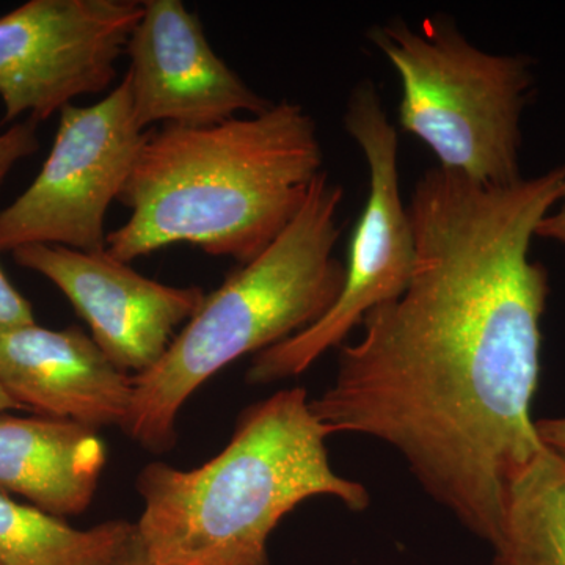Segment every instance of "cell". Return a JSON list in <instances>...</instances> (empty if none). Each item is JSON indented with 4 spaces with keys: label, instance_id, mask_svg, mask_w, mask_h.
<instances>
[{
    "label": "cell",
    "instance_id": "cell-9",
    "mask_svg": "<svg viewBox=\"0 0 565 565\" xmlns=\"http://www.w3.org/2000/svg\"><path fill=\"white\" fill-rule=\"evenodd\" d=\"M11 253L18 266L43 275L65 294L96 345L126 374L151 370L206 297L199 286L178 288L143 277L107 248L31 244Z\"/></svg>",
    "mask_w": 565,
    "mask_h": 565
},
{
    "label": "cell",
    "instance_id": "cell-8",
    "mask_svg": "<svg viewBox=\"0 0 565 565\" xmlns=\"http://www.w3.org/2000/svg\"><path fill=\"white\" fill-rule=\"evenodd\" d=\"M141 14L136 0H31L0 17L3 122L109 90Z\"/></svg>",
    "mask_w": 565,
    "mask_h": 565
},
{
    "label": "cell",
    "instance_id": "cell-15",
    "mask_svg": "<svg viewBox=\"0 0 565 565\" xmlns=\"http://www.w3.org/2000/svg\"><path fill=\"white\" fill-rule=\"evenodd\" d=\"M40 148L39 122L18 121L9 131L0 132V184L22 159L31 158Z\"/></svg>",
    "mask_w": 565,
    "mask_h": 565
},
{
    "label": "cell",
    "instance_id": "cell-13",
    "mask_svg": "<svg viewBox=\"0 0 565 565\" xmlns=\"http://www.w3.org/2000/svg\"><path fill=\"white\" fill-rule=\"evenodd\" d=\"M492 565H565V455L546 448L511 487Z\"/></svg>",
    "mask_w": 565,
    "mask_h": 565
},
{
    "label": "cell",
    "instance_id": "cell-10",
    "mask_svg": "<svg viewBox=\"0 0 565 565\" xmlns=\"http://www.w3.org/2000/svg\"><path fill=\"white\" fill-rule=\"evenodd\" d=\"M141 3L143 14L125 52V79L140 129L147 131L156 122L217 125L273 106L215 54L202 21L181 0Z\"/></svg>",
    "mask_w": 565,
    "mask_h": 565
},
{
    "label": "cell",
    "instance_id": "cell-11",
    "mask_svg": "<svg viewBox=\"0 0 565 565\" xmlns=\"http://www.w3.org/2000/svg\"><path fill=\"white\" fill-rule=\"evenodd\" d=\"M0 386L40 416L102 429L125 426L134 381L79 327H20L0 337Z\"/></svg>",
    "mask_w": 565,
    "mask_h": 565
},
{
    "label": "cell",
    "instance_id": "cell-3",
    "mask_svg": "<svg viewBox=\"0 0 565 565\" xmlns=\"http://www.w3.org/2000/svg\"><path fill=\"white\" fill-rule=\"evenodd\" d=\"M310 403L299 386L281 390L245 408L230 444L202 467L152 462L140 471L136 531L152 564L269 565L270 534L303 501L333 497L366 511V487L333 470L332 430Z\"/></svg>",
    "mask_w": 565,
    "mask_h": 565
},
{
    "label": "cell",
    "instance_id": "cell-18",
    "mask_svg": "<svg viewBox=\"0 0 565 565\" xmlns=\"http://www.w3.org/2000/svg\"><path fill=\"white\" fill-rule=\"evenodd\" d=\"M535 430L546 448L565 455V418L537 419Z\"/></svg>",
    "mask_w": 565,
    "mask_h": 565
},
{
    "label": "cell",
    "instance_id": "cell-17",
    "mask_svg": "<svg viewBox=\"0 0 565 565\" xmlns=\"http://www.w3.org/2000/svg\"><path fill=\"white\" fill-rule=\"evenodd\" d=\"M535 237L541 239L555 241L565 245V184L559 202L553 207L548 215L542 218L535 230Z\"/></svg>",
    "mask_w": 565,
    "mask_h": 565
},
{
    "label": "cell",
    "instance_id": "cell-7",
    "mask_svg": "<svg viewBox=\"0 0 565 565\" xmlns=\"http://www.w3.org/2000/svg\"><path fill=\"white\" fill-rule=\"evenodd\" d=\"M148 132L122 79L92 106H66L39 177L0 211V253L31 244L107 248L106 215L120 199Z\"/></svg>",
    "mask_w": 565,
    "mask_h": 565
},
{
    "label": "cell",
    "instance_id": "cell-5",
    "mask_svg": "<svg viewBox=\"0 0 565 565\" xmlns=\"http://www.w3.org/2000/svg\"><path fill=\"white\" fill-rule=\"evenodd\" d=\"M367 39L401 81V128L434 152L438 167L487 188L523 180L522 117L534 93L527 55L473 46L449 18L414 31L394 20Z\"/></svg>",
    "mask_w": 565,
    "mask_h": 565
},
{
    "label": "cell",
    "instance_id": "cell-1",
    "mask_svg": "<svg viewBox=\"0 0 565 565\" xmlns=\"http://www.w3.org/2000/svg\"><path fill=\"white\" fill-rule=\"evenodd\" d=\"M564 184L565 163L505 188L426 170L407 204L412 280L364 316L310 403L333 435L396 449L424 492L489 545L509 487L545 449L531 411L550 281L531 244Z\"/></svg>",
    "mask_w": 565,
    "mask_h": 565
},
{
    "label": "cell",
    "instance_id": "cell-14",
    "mask_svg": "<svg viewBox=\"0 0 565 565\" xmlns=\"http://www.w3.org/2000/svg\"><path fill=\"white\" fill-rule=\"evenodd\" d=\"M136 523L76 530L0 492V565H111L136 542Z\"/></svg>",
    "mask_w": 565,
    "mask_h": 565
},
{
    "label": "cell",
    "instance_id": "cell-16",
    "mask_svg": "<svg viewBox=\"0 0 565 565\" xmlns=\"http://www.w3.org/2000/svg\"><path fill=\"white\" fill-rule=\"evenodd\" d=\"M35 323L32 305L13 285L0 266V337Z\"/></svg>",
    "mask_w": 565,
    "mask_h": 565
},
{
    "label": "cell",
    "instance_id": "cell-2",
    "mask_svg": "<svg viewBox=\"0 0 565 565\" xmlns=\"http://www.w3.org/2000/svg\"><path fill=\"white\" fill-rule=\"evenodd\" d=\"M323 151L300 104L210 126L167 125L148 132L118 202L131 215L107 234L122 263L177 244L252 263L299 214Z\"/></svg>",
    "mask_w": 565,
    "mask_h": 565
},
{
    "label": "cell",
    "instance_id": "cell-4",
    "mask_svg": "<svg viewBox=\"0 0 565 565\" xmlns=\"http://www.w3.org/2000/svg\"><path fill=\"white\" fill-rule=\"evenodd\" d=\"M343 185L318 174L299 214L252 263L204 297L161 360L132 375L131 411L122 430L161 455L177 444V419L196 390L241 356L303 332L332 308L345 267L334 256Z\"/></svg>",
    "mask_w": 565,
    "mask_h": 565
},
{
    "label": "cell",
    "instance_id": "cell-19",
    "mask_svg": "<svg viewBox=\"0 0 565 565\" xmlns=\"http://www.w3.org/2000/svg\"><path fill=\"white\" fill-rule=\"evenodd\" d=\"M111 565H154L151 563L150 557L147 556L145 550L141 548L139 537L136 542L117 561Z\"/></svg>",
    "mask_w": 565,
    "mask_h": 565
},
{
    "label": "cell",
    "instance_id": "cell-6",
    "mask_svg": "<svg viewBox=\"0 0 565 565\" xmlns=\"http://www.w3.org/2000/svg\"><path fill=\"white\" fill-rule=\"evenodd\" d=\"M344 126L367 163L370 193L349 245L343 288L318 322L255 356L248 384H273L303 374L323 353L341 348L370 311L403 296L414 275L415 236L397 166L399 137L370 81L353 88Z\"/></svg>",
    "mask_w": 565,
    "mask_h": 565
},
{
    "label": "cell",
    "instance_id": "cell-12",
    "mask_svg": "<svg viewBox=\"0 0 565 565\" xmlns=\"http://www.w3.org/2000/svg\"><path fill=\"white\" fill-rule=\"evenodd\" d=\"M98 429L50 416L0 414V492L58 516L90 508L106 465Z\"/></svg>",
    "mask_w": 565,
    "mask_h": 565
},
{
    "label": "cell",
    "instance_id": "cell-20",
    "mask_svg": "<svg viewBox=\"0 0 565 565\" xmlns=\"http://www.w3.org/2000/svg\"><path fill=\"white\" fill-rule=\"evenodd\" d=\"M7 411H22V407L0 386V414Z\"/></svg>",
    "mask_w": 565,
    "mask_h": 565
}]
</instances>
